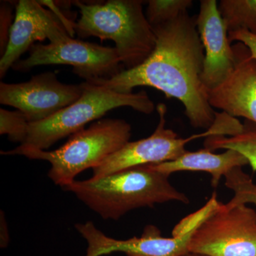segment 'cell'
I'll use <instances>...</instances> for the list:
<instances>
[{"mask_svg": "<svg viewBox=\"0 0 256 256\" xmlns=\"http://www.w3.org/2000/svg\"><path fill=\"white\" fill-rule=\"evenodd\" d=\"M196 20V16L186 12L166 22L151 25L156 47L142 64L124 69L112 78L89 82L122 94L138 86L154 88L183 104L194 128L210 129L217 112L210 106L202 82L205 54Z\"/></svg>", "mask_w": 256, "mask_h": 256, "instance_id": "1", "label": "cell"}, {"mask_svg": "<svg viewBox=\"0 0 256 256\" xmlns=\"http://www.w3.org/2000/svg\"><path fill=\"white\" fill-rule=\"evenodd\" d=\"M168 175L144 166H137L64 188L104 220H118L130 210L158 204L180 202L188 197L174 188Z\"/></svg>", "mask_w": 256, "mask_h": 256, "instance_id": "2", "label": "cell"}, {"mask_svg": "<svg viewBox=\"0 0 256 256\" xmlns=\"http://www.w3.org/2000/svg\"><path fill=\"white\" fill-rule=\"evenodd\" d=\"M80 18L74 24L79 37L96 36L114 42L126 69L142 64L154 50L156 36L140 0H109L105 3L76 2Z\"/></svg>", "mask_w": 256, "mask_h": 256, "instance_id": "3", "label": "cell"}, {"mask_svg": "<svg viewBox=\"0 0 256 256\" xmlns=\"http://www.w3.org/2000/svg\"><path fill=\"white\" fill-rule=\"evenodd\" d=\"M130 124L120 119H104L87 129L74 133L68 141L53 151L24 146L1 152L3 156H22L45 160L50 164L48 178L62 188L76 181L80 172L96 168L129 142Z\"/></svg>", "mask_w": 256, "mask_h": 256, "instance_id": "4", "label": "cell"}, {"mask_svg": "<svg viewBox=\"0 0 256 256\" xmlns=\"http://www.w3.org/2000/svg\"><path fill=\"white\" fill-rule=\"evenodd\" d=\"M82 84V95L74 104L50 118L30 124L28 137L21 146L45 150L117 108L130 107L144 114L154 110V102L144 90L122 94L92 82Z\"/></svg>", "mask_w": 256, "mask_h": 256, "instance_id": "5", "label": "cell"}, {"mask_svg": "<svg viewBox=\"0 0 256 256\" xmlns=\"http://www.w3.org/2000/svg\"><path fill=\"white\" fill-rule=\"evenodd\" d=\"M188 252L205 256H256V210L220 203L192 233Z\"/></svg>", "mask_w": 256, "mask_h": 256, "instance_id": "6", "label": "cell"}, {"mask_svg": "<svg viewBox=\"0 0 256 256\" xmlns=\"http://www.w3.org/2000/svg\"><path fill=\"white\" fill-rule=\"evenodd\" d=\"M28 58L18 60L12 66L16 72H28L45 65H68L74 74L85 82L110 78L124 70L114 47L74 40L58 43L36 44L30 48Z\"/></svg>", "mask_w": 256, "mask_h": 256, "instance_id": "7", "label": "cell"}, {"mask_svg": "<svg viewBox=\"0 0 256 256\" xmlns=\"http://www.w3.org/2000/svg\"><path fill=\"white\" fill-rule=\"evenodd\" d=\"M160 116L159 124L150 137L134 142H128L119 150L109 156L98 166L92 169V178H100L144 165L156 164L172 161L184 154L185 146L190 141L204 137L223 136L220 124H214L201 134L188 138L178 137L172 130L165 128L166 107L159 104L156 107Z\"/></svg>", "mask_w": 256, "mask_h": 256, "instance_id": "8", "label": "cell"}, {"mask_svg": "<svg viewBox=\"0 0 256 256\" xmlns=\"http://www.w3.org/2000/svg\"><path fill=\"white\" fill-rule=\"evenodd\" d=\"M74 24L58 8L56 11L46 10L34 0L18 1L8 47L0 60V77L4 76L35 42L47 38L55 44L72 37L75 32Z\"/></svg>", "mask_w": 256, "mask_h": 256, "instance_id": "9", "label": "cell"}, {"mask_svg": "<svg viewBox=\"0 0 256 256\" xmlns=\"http://www.w3.org/2000/svg\"><path fill=\"white\" fill-rule=\"evenodd\" d=\"M82 84L60 82L53 72L34 76L28 82L0 84V102L18 109L30 124L40 122L72 105L82 95Z\"/></svg>", "mask_w": 256, "mask_h": 256, "instance_id": "10", "label": "cell"}, {"mask_svg": "<svg viewBox=\"0 0 256 256\" xmlns=\"http://www.w3.org/2000/svg\"><path fill=\"white\" fill-rule=\"evenodd\" d=\"M235 66L228 78L207 90L208 102L233 118H244L256 124V60L240 42L232 46Z\"/></svg>", "mask_w": 256, "mask_h": 256, "instance_id": "11", "label": "cell"}, {"mask_svg": "<svg viewBox=\"0 0 256 256\" xmlns=\"http://www.w3.org/2000/svg\"><path fill=\"white\" fill-rule=\"evenodd\" d=\"M196 28L205 50L202 82L207 90L218 86L235 66L233 47L216 0H202Z\"/></svg>", "mask_w": 256, "mask_h": 256, "instance_id": "12", "label": "cell"}, {"mask_svg": "<svg viewBox=\"0 0 256 256\" xmlns=\"http://www.w3.org/2000/svg\"><path fill=\"white\" fill-rule=\"evenodd\" d=\"M76 228L88 244L86 256H101L111 252H124L127 256H183L193 232L182 236L164 238L154 226L146 227L142 236L116 240L107 236L92 222L77 224Z\"/></svg>", "mask_w": 256, "mask_h": 256, "instance_id": "13", "label": "cell"}, {"mask_svg": "<svg viewBox=\"0 0 256 256\" xmlns=\"http://www.w3.org/2000/svg\"><path fill=\"white\" fill-rule=\"evenodd\" d=\"M246 164H248L246 158L238 152L226 150L222 154H214L204 148L196 152L186 151L172 161L146 166L168 176L176 172H205L212 175V185L216 188L222 176H225L230 170Z\"/></svg>", "mask_w": 256, "mask_h": 256, "instance_id": "14", "label": "cell"}, {"mask_svg": "<svg viewBox=\"0 0 256 256\" xmlns=\"http://www.w3.org/2000/svg\"><path fill=\"white\" fill-rule=\"evenodd\" d=\"M204 146L210 151L233 150L246 158L252 171L256 172V124L246 120L240 132L230 136H214L207 137Z\"/></svg>", "mask_w": 256, "mask_h": 256, "instance_id": "15", "label": "cell"}, {"mask_svg": "<svg viewBox=\"0 0 256 256\" xmlns=\"http://www.w3.org/2000/svg\"><path fill=\"white\" fill-rule=\"evenodd\" d=\"M218 6L228 33L242 30L256 34V0H222Z\"/></svg>", "mask_w": 256, "mask_h": 256, "instance_id": "16", "label": "cell"}, {"mask_svg": "<svg viewBox=\"0 0 256 256\" xmlns=\"http://www.w3.org/2000/svg\"><path fill=\"white\" fill-rule=\"evenodd\" d=\"M225 186L234 193L233 198L224 204L226 208L238 205L252 204L256 206V184L252 178L242 171V168H236L226 175Z\"/></svg>", "mask_w": 256, "mask_h": 256, "instance_id": "17", "label": "cell"}, {"mask_svg": "<svg viewBox=\"0 0 256 256\" xmlns=\"http://www.w3.org/2000/svg\"><path fill=\"white\" fill-rule=\"evenodd\" d=\"M193 4L192 0H150L146 16L150 25L166 22L186 12Z\"/></svg>", "mask_w": 256, "mask_h": 256, "instance_id": "18", "label": "cell"}, {"mask_svg": "<svg viewBox=\"0 0 256 256\" xmlns=\"http://www.w3.org/2000/svg\"><path fill=\"white\" fill-rule=\"evenodd\" d=\"M30 124L20 111L0 109V134H6L10 140L23 144L28 137Z\"/></svg>", "mask_w": 256, "mask_h": 256, "instance_id": "19", "label": "cell"}, {"mask_svg": "<svg viewBox=\"0 0 256 256\" xmlns=\"http://www.w3.org/2000/svg\"><path fill=\"white\" fill-rule=\"evenodd\" d=\"M12 8L10 4L2 3L0 13V54L1 57L4 55L8 42H9L10 30L12 28Z\"/></svg>", "mask_w": 256, "mask_h": 256, "instance_id": "20", "label": "cell"}, {"mask_svg": "<svg viewBox=\"0 0 256 256\" xmlns=\"http://www.w3.org/2000/svg\"><path fill=\"white\" fill-rule=\"evenodd\" d=\"M229 41L240 42L248 48L256 60V34L246 31H236L228 33Z\"/></svg>", "mask_w": 256, "mask_h": 256, "instance_id": "21", "label": "cell"}, {"mask_svg": "<svg viewBox=\"0 0 256 256\" xmlns=\"http://www.w3.org/2000/svg\"><path fill=\"white\" fill-rule=\"evenodd\" d=\"M9 242V233L6 226V222L4 220V216L1 214V246L2 247H5L8 246Z\"/></svg>", "mask_w": 256, "mask_h": 256, "instance_id": "22", "label": "cell"}, {"mask_svg": "<svg viewBox=\"0 0 256 256\" xmlns=\"http://www.w3.org/2000/svg\"><path fill=\"white\" fill-rule=\"evenodd\" d=\"M183 256H205L198 255V254H190V252H188V254H185V255Z\"/></svg>", "mask_w": 256, "mask_h": 256, "instance_id": "23", "label": "cell"}]
</instances>
